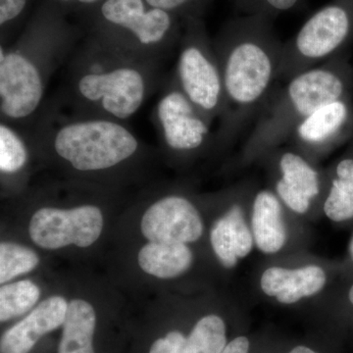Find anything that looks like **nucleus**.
<instances>
[{
	"instance_id": "nucleus-17",
	"label": "nucleus",
	"mask_w": 353,
	"mask_h": 353,
	"mask_svg": "<svg viewBox=\"0 0 353 353\" xmlns=\"http://www.w3.org/2000/svg\"><path fill=\"white\" fill-rule=\"evenodd\" d=\"M252 228L253 238L262 252H280L287 241L283 208L277 194L260 190L253 199Z\"/></svg>"
},
{
	"instance_id": "nucleus-31",
	"label": "nucleus",
	"mask_w": 353,
	"mask_h": 353,
	"mask_svg": "<svg viewBox=\"0 0 353 353\" xmlns=\"http://www.w3.org/2000/svg\"><path fill=\"white\" fill-rule=\"evenodd\" d=\"M289 353H317L314 350H311L304 345H299V347H294V350H290Z\"/></svg>"
},
{
	"instance_id": "nucleus-18",
	"label": "nucleus",
	"mask_w": 353,
	"mask_h": 353,
	"mask_svg": "<svg viewBox=\"0 0 353 353\" xmlns=\"http://www.w3.org/2000/svg\"><path fill=\"white\" fill-rule=\"evenodd\" d=\"M194 255L185 243H152L143 246L138 254L141 270L159 279L179 277L189 270Z\"/></svg>"
},
{
	"instance_id": "nucleus-23",
	"label": "nucleus",
	"mask_w": 353,
	"mask_h": 353,
	"mask_svg": "<svg viewBox=\"0 0 353 353\" xmlns=\"http://www.w3.org/2000/svg\"><path fill=\"white\" fill-rule=\"evenodd\" d=\"M38 285L30 280L2 285L0 289V321H9L32 310L41 297Z\"/></svg>"
},
{
	"instance_id": "nucleus-5",
	"label": "nucleus",
	"mask_w": 353,
	"mask_h": 353,
	"mask_svg": "<svg viewBox=\"0 0 353 353\" xmlns=\"http://www.w3.org/2000/svg\"><path fill=\"white\" fill-rule=\"evenodd\" d=\"M350 94H353L350 50L292 77L273 92L255 120L246 141V154L256 157L277 148L316 109Z\"/></svg>"
},
{
	"instance_id": "nucleus-8",
	"label": "nucleus",
	"mask_w": 353,
	"mask_h": 353,
	"mask_svg": "<svg viewBox=\"0 0 353 353\" xmlns=\"http://www.w3.org/2000/svg\"><path fill=\"white\" fill-rule=\"evenodd\" d=\"M173 76L185 97L210 122L219 120L224 105L222 75L202 18L183 21Z\"/></svg>"
},
{
	"instance_id": "nucleus-21",
	"label": "nucleus",
	"mask_w": 353,
	"mask_h": 353,
	"mask_svg": "<svg viewBox=\"0 0 353 353\" xmlns=\"http://www.w3.org/2000/svg\"><path fill=\"white\" fill-rule=\"evenodd\" d=\"M32 145L29 131L0 121V171L2 176L22 175L29 166Z\"/></svg>"
},
{
	"instance_id": "nucleus-11",
	"label": "nucleus",
	"mask_w": 353,
	"mask_h": 353,
	"mask_svg": "<svg viewBox=\"0 0 353 353\" xmlns=\"http://www.w3.org/2000/svg\"><path fill=\"white\" fill-rule=\"evenodd\" d=\"M141 230L152 243L187 245L201 238L203 222L194 202L181 194H168L146 208Z\"/></svg>"
},
{
	"instance_id": "nucleus-26",
	"label": "nucleus",
	"mask_w": 353,
	"mask_h": 353,
	"mask_svg": "<svg viewBox=\"0 0 353 353\" xmlns=\"http://www.w3.org/2000/svg\"><path fill=\"white\" fill-rule=\"evenodd\" d=\"M32 0H0L1 46L9 44L14 30L24 20Z\"/></svg>"
},
{
	"instance_id": "nucleus-9",
	"label": "nucleus",
	"mask_w": 353,
	"mask_h": 353,
	"mask_svg": "<svg viewBox=\"0 0 353 353\" xmlns=\"http://www.w3.org/2000/svg\"><path fill=\"white\" fill-rule=\"evenodd\" d=\"M159 90L152 117L167 152L185 157L215 143L213 123L185 97L173 74L165 78Z\"/></svg>"
},
{
	"instance_id": "nucleus-1",
	"label": "nucleus",
	"mask_w": 353,
	"mask_h": 353,
	"mask_svg": "<svg viewBox=\"0 0 353 353\" xmlns=\"http://www.w3.org/2000/svg\"><path fill=\"white\" fill-rule=\"evenodd\" d=\"M213 44L224 94L215 143L225 145L256 120L273 94L284 43L270 18L243 15L225 23Z\"/></svg>"
},
{
	"instance_id": "nucleus-32",
	"label": "nucleus",
	"mask_w": 353,
	"mask_h": 353,
	"mask_svg": "<svg viewBox=\"0 0 353 353\" xmlns=\"http://www.w3.org/2000/svg\"><path fill=\"white\" fill-rule=\"evenodd\" d=\"M350 254H352V257L353 259V236L352 239V241H350Z\"/></svg>"
},
{
	"instance_id": "nucleus-14",
	"label": "nucleus",
	"mask_w": 353,
	"mask_h": 353,
	"mask_svg": "<svg viewBox=\"0 0 353 353\" xmlns=\"http://www.w3.org/2000/svg\"><path fill=\"white\" fill-rule=\"evenodd\" d=\"M68 303L64 297L53 296L44 299L24 319L2 334L1 353H29L46 334L63 325Z\"/></svg>"
},
{
	"instance_id": "nucleus-22",
	"label": "nucleus",
	"mask_w": 353,
	"mask_h": 353,
	"mask_svg": "<svg viewBox=\"0 0 353 353\" xmlns=\"http://www.w3.org/2000/svg\"><path fill=\"white\" fill-rule=\"evenodd\" d=\"M226 345V325L213 314L202 317L183 343L185 353H222Z\"/></svg>"
},
{
	"instance_id": "nucleus-19",
	"label": "nucleus",
	"mask_w": 353,
	"mask_h": 353,
	"mask_svg": "<svg viewBox=\"0 0 353 353\" xmlns=\"http://www.w3.org/2000/svg\"><path fill=\"white\" fill-rule=\"evenodd\" d=\"M97 313L94 306L83 299H73L68 303L58 353H95L94 334Z\"/></svg>"
},
{
	"instance_id": "nucleus-13",
	"label": "nucleus",
	"mask_w": 353,
	"mask_h": 353,
	"mask_svg": "<svg viewBox=\"0 0 353 353\" xmlns=\"http://www.w3.org/2000/svg\"><path fill=\"white\" fill-rule=\"evenodd\" d=\"M276 165V194L294 212H307L312 201L321 194V174L296 148L279 152Z\"/></svg>"
},
{
	"instance_id": "nucleus-15",
	"label": "nucleus",
	"mask_w": 353,
	"mask_h": 353,
	"mask_svg": "<svg viewBox=\"0 0 353 353\" xmlns=\"http://www.w3.org/2000/svg\"><path fill=\"white\" fill-rule=\"evenodd\" d=\"M326 281L324 270L316 265L292 270L271 267L264 272L260 285L267 296L276 297L281 303L292 304L318 294Z\"/></svg>"
},
{
	"instance_id": "nucleus-3",
	"label": "nucleus",
	"mask_w": 353,
	"mask_h": 353,
	"mask_svg": "<svg viewBox=\"0 0 353 353\" xmlns=\"http://www.w3.org/2000/svg\"><path fill=\"white\" fill-rule=\"evenodd\" d=\"M57 94L70 110L126 123L163 85L161 63L132 57L88 34L66 63Z\"/></svg>"
},
{
	"instance_id": "nucleus-29",
	"label": "nucleus",
	"mask_w": 353,
	"mask_h": 353,
	"mask_svg": "<svg viewBox=\"0 0 353 353\" xmlns=\"http://www.w3.org/2000/svg\"><path fill=\"white\" fill-rule=\"evenodd\" d=\"M65 14L69 12L83 14L92 10L104 0H50Z\"/></svg>"
},
{
	"instance_id": "nucleus-7",
	"label": "nucleus",
	"mask_w": 353,
	"mask_h": 353,
	"mask_svg": "<svg viewBox=\"0 0 353 353\" xmlns=\"http://www.w3.org/2000/svg\"><path fill=\"white\" fill-rule=\"evenodd\" d=\"M353 44V0H332L283 46L279 82L314 68Z\"/></svg>"
},
{
	"instance_id": "nucleus-24",
	"label": "nucleus",
	"mask_w": 353,
	"mask_h": 353,
	"mask_svg": "<svg viewBox=\"0 0 353 353\" xmlns=\"http://www.w3.org/2000/svg\"><path fill=\"white\" fill-rule=\"evenodd\" d=\"M39 257L27 246L15 243L0 245V284L6 285L13 279L30 273L38 267Z\"/></svg>"
},
{
	"instance_id": "nucleus-25",
	"label": "nucleus",
	"mask_w": 353,
	"mask_h": 353,
	"mask_svg": "<svg viewBox=\"0 0 353 353\" xmlns=\"http://www.w3.org/2000/svg\"><path fill=\"white\" fill-rule=\"evenodd\" d=\"M243 15L265 16L274 20L282 14L294 10L303 0H231Z\"/></svg>"
},
{
	"instance_id": "nucleus-16",
	"label": "nucleus",
	"mask_w": 353,
	"mask_h": 353,
	"mask_svg": "<svg viewBox=\"0 0 353 353\" xmlns=\"http://www.w3.org/2000/svg\"><path fill=\"white\" fill-rule=\"evenodd\" d=\"M253 241L254 238L246 224L243 206L239 203L232 204L211 229V245L216 256L226 268H234L239 259L250 254Z\"/></svg>"
},
{
	"instance_id": "nucleus-33",
	"label": "nucleus",
	"mask_w": 353,
	"mask_h": 353,
	"mask_svg": "<svg viewBox=\"0 0 353 353\" xmlns=\"http://www.w3.org/2000/svg\"><path fill=\"white\" fill-rule=\"evenodd\" d=\"M350 303L353 304V285L352 287V289L350 290Z\"/></svg>"
},
{
	"instance_id": "nucleus-2",
	"label": "nucleus",
	"mask_w": 353,
	"mask_h": 353,
	"mask_svg": "<svg viewBox=\"0 0 353 353\" xmlns=\"http://www.w3.org/2000/svg\"><path fill=\"white\" fill-rule=\"evenodd\" d=\"M80 32L44 0L13 43L0 48V121L29 131L46 103V88L68 62Z\"/></svg>"
},
{
	"instance_id": "nucleus-20",
	"label": "nucleus",
	"mask_w": 353,
	"mask_h": 353,
	"mask_svg": "<svg viewBox=\"0 0 353 353\" xmlns=\"http://www.w3.org/2000/svg\"><path fill=\"white\" fill-rule=\"evenodd\" d=\"M324 202V212L334 222L353 218V153L336 163Z\"/></svg>"
},
{
	"instance_id": "nucleus-6",
	"label": "nucleus",
	"mask_w": 353,
	"mask_h": 353,
	"mask_svg": "<svg viewBox=\"0 0 353 353\" xmlns=\"http://www.w3.org/2000/svg\"><path fill=\"white\" fill-rule=\"evenodd\" d=\"M83 16L88 34L155 63H163L182 37L183 21L145 0H104Z\"/></svg>"
},
{
	"instance_id": "nucleus-10",
	"label": "nucleus",
	"mask_w": 353,
	"mask_h": 353,
	"mask_svg": "<svg viewBox=\"0 0 353 353\" xmlns=\"http://www.w3.org/2000/svg\"><path fill=\"white\" fill-rule=\"evenodd\" d=\"M103 219L101 208L94 204L70 208L43 206L32 215L29 234L34 243L44 250L69 245L88 248L101 236Z\"/></svg>"
},
{
	"instance_id": "nucleus-30",
	"label": "nucleus",
	"mask_w": 353,
	"mask_h": 353,
	"mask_svg": "<svg viewBox=\"0 0 353 353\" xmlns=\"http://www.w3.org/2000/svg\"><path fill=\"white\" fill-rule=\"evenodd\" d=\"M250 343L246 336H238L234 340L227 343L222 353H248Z\"/></svg>"
},
{
	"instance_id": "nucleus-4",
	"label": "nucleus",
	"mask_w": 353,
	"mask_h": 353,
	"mask_svg": "<svg viewBox=\"0 0 353 353\" xmlns=\"http://www.w3.org/2000/svg\"><path fill=\"white\" fill-rule=\"evenodd\" d=\"M29 132L37 153L79 175L113 173L145 152L127 123L74 112L57 95L46 101Z\"/></svg>"
},
{
	"instance_id": "nucleus-28",
	"label": "nucleus",
	"mask_w": 353,
	"mask_h": 353,
	"mask_svg": "<svg viewBox=\"0 0 353 353\" xmlns=\"http://www.w3.org/2000/svg\"><path fill=\"white\" fill-rule=\"evenodd\" d=\"M185 336L180 332L172 331L164 338L155 341L150 347V353H185L183 347Z\"/></svg>"
},
{
	"instance_id": "nucleus-27",
	"label": "nucleus",
	"mask_w": 353,
	"mask_h": 353,
	"mask_svg": "<svg viewBox=\"0 0 353 353\" xmlns=\"http://www.w3.org/2000/svg\"><path fill=\"white\" fill-rule=\"evenodd\" d=\"M148 4L173 14L181 20L202 18L213 0H145Z\"/></svg>"
},
{
	"instance_id": "nucleus-12",
	"label": "nucleus",
	"mask_w": 353,
	"mask_h": 353,
	"mask_svg": "<svg viewBox=\"0 0 353 353\" xmlns=\"http://www.w3.org/2000/svg\"><path fill=\"white\" fill-rule=\"evenodd\" d=\"M353 136V94L324 104L290 134V143L306 154H321Z\"/></svg>"
}]
</instances>
